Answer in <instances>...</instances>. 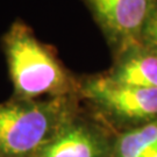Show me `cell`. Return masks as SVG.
Segmentation results:
<instances>
[{"mask_svg": "<svg viewBox=\"0 0 157 157\" xmlns=\"http://www.w3.org/2000/svg\"><path fill=\"white\" fill-rule=\"evenodd\" d=\"M79 95L87 111L118 134L157 118V89L117 83L105 73L80 78Z\"/></svg>", "mask_w": 157, "mask_h": 157, "instance_id": "3957f363", "label": "cell"}, {"mask_svg": "<svg viewBox=\"0 0 157 157\" xmlns=\"http://www.w3.org/2000/svg\"><path fill=\"white\" fill-rule=\"evenodd\" d=\"M140 43L157 52V0L141 33Z\"/></svg>", "mask_w": 157, "mask_h": 157, "instance_id": "ba28073f", "label": "cell"}, {"mask_svg": "<svg viewBox=\"0 0 157 157\" xmlns=\"http://www.w3.org/2000/svg\"><path fill=\"white\" fill-rule=\"evenodd\" d=\"M147 157H157V150H155V151H152L150 155H148Z\"/></svg>", "mask_w": 157, "mask_h": 157, "instance_id": "9c48e42d", "label": "cell"}, {"mask_svg": "<svg viewBox=\"0 0 157 157\" xmlns=\"http://www.w3.org/2000/svg\"><path fill=\"white\" fill-rule=\"evenodd\" d=\"M113 55L140 42L156 0H83Z\"/></svg>", "mask_w": 157, "mask_h": 157, "instance_id": "5b68a950", "label": "cell"}, {"mask_svg": "<svg viewBox=\"0 0 157 157\" xmlns=\"http://www.w3.org/2000/svg\"><path fill=\"white\" fill-rule=\"evenodd\" d=\"M112 129L80 108L30 157H112Z\"/></svg>", "mask_w": 157, "mask_h": 157, "instance_id": "277c9868", "label": "cell"}, {"mask_svg": "<svg viewBox=\"0 0 157 157\" xmlns=\"http://www.w3.org/2000/svg\"><path fill=\"white\" fill-rule=\"evenodd\" d=\"M1 40L15 98L79 95L80 78L75 77L55 50L41 42L25 22L12 23Z\"/></svg>", "mask_w": 157, "mask_h": 157, "instance_id": "6da1fadb", "label": "cell"}, {"mask_svg": "<svg viewBox=\"0 0 157 157\" xmlns=\"http://www.w3.org/2000/svg\"><path fill=\"white\" fill-rule=\"evenodd\" d=\"M112 67L104 72L108 78L137 87L157 89V52L140 42L113 55Z\"/></svg>", "mask_w": 157, "mask_h": 157, "instance_id": "8992f818", "label": "cell"}, {"mask_svg": "<svg viewBox=\"0 0 157 157\" xmlns=\"http://www.w3.org/2000/svg\"><path fill=\"white\" fill-rule=\"evenodd\" d=\"M80 106V95L0 102V157H30Z\"/></svg>", "mask_w": 157, "mask_h": 157, "instance_id": "7a4b0ae2", "label": "cell"}, {"mask_svg": "<svg viewBox=\"0 0 157 157\" xmlns=\"http://www.w3.org/2000/svg\"><path fill=\"white\" fill-rule=\"evenodd\" d=\"M157 146V118L115 136L112 157H142Z\"/></svg>", "mask_w": 157, "mask_h": 157, "instance_id": "52a82bcc", "label": "cell"}]
</instances>
